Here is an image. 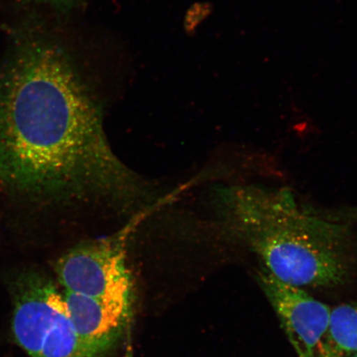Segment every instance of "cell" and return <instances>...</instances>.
Segmentation results:
<instances>
[{
	"label": "cell",
	"mask_w": 357,
	"mask_h": 357,
	"mask_svg": "<svg viewBox=\"0 0 357 357\" xmlns=\"http://www.w3.org/2000/svg\"><path fill=\"white\" fill-rule=\"evenodd\" d=\"M257 278L300 357H318L332 307L303 289L281 282L261 268Z\"/></svg>",
	"instance_id": "obj_5"
},
{
	"label": "cell",
	"mask_w": 357,
	"mask_h": 357,
	"mask_svg": "<svg viewBox=\"0 0 357 357\" xmlns=\"http://www.w3.org/2000/svg\"><path fill=\"white\" fill-rule=\"evenodd\" d=\"M29 1L48 4V6L60 8H67L73 7L79 0H29Z\"/></svg>",
	"instance_id": "obj_8"
},
{
	"label": "cell",
	"mask_w": 357,
	"mask_h": 357,
	"mask_svg": "<svg viewBox=\"0 0 357 357\" xmlns=\"http://www.w3.org/2000/svg\"><path fill=\"white\" fill-rule=\"evenodd\" d=\"M13 284V333L22 350L31 357H89L50 279L26 271Z\"/></svg>",
	"instance_id": "obj_3"
},
{
	"label": "cell",
	"mask_w": 357,
	"mask_h": 357,
	"mask_svg": "<svg viewBox=\"0 0 357 357\" xmlns=\"http://www.w3.org/2000/svg\"><path fill=\"white\" fill-rule=\"evenodd\" d=\"M63 296L75 331L87 356H105L122 337L131 305L102 301L65 290Z\"/></svg>",
	"instance_id": "obj_6"
},
{
	"label": "cell",
	"mask_w": 357,
	"mask_h": 357,
	"mask_svg": "<svg viewBox=\"0 0 357 357\" xmlns=\"http://www.w3.org/2000/svg\"><path fill=\"white\" fill-rule=\"evenodd\" d=\"M220 205L227 231L281 282L327 289L350 278L351 234L344 226L303 211L289 195L235 187L222 192Z\"/></svg>",
	"instance_id": "obj_2"
},
{
	"label": "cell",
	"mask_w": 357,
	"mask_h": 357,
	"mask_svg": "<svg viewBox=\"0 0 357 357\" xmlns=\"http://www.w3.org/2000/svg\"><path fill=\"white\" fill-rule=\"evenodd\" d=\"M345 357H357V352L355 354H352V355L347 356H345Z\"/></svg>",
	"instance_id": "obj_9"
},
{
	"label": "cell",
	"mask_w": 357,
	"mask_h": 357,
	"mask_svg": "<svg viewBox=\"0 0 357 357\" xmlns=\"http://www.w3.org/2000/svg\"><path fill=\"white\" fill-rule=\"evenodd\" d=\"M357 352V302L332 307L318 357H345Z\"/></svg>",
	"instance_id": "obj_7"
},
{
	"label": "cell",
	"mask_w": 357,
	"mask_h": 357,
	"mask_svg": "<svg viewBox=\"0 0 357 357\" xmlns=\"http://www.w3.org/2000/svg\"><path fill=\"white\" fill-rule=\"evenodd\" d=\"M0 185L40 205H131L144 195L69 56L40 36L20 38L0 70Z\"/></svg>",
	"instance_id": "obj_1"
},
{
	"label": "cell",
	"mask_w": 357,
	"mask_h": 357,
	"mask_svg": "<svg viewBox=\"0 0 357 357\" xmlns=\"http://www.w3.org/2000/svg\"><path fill=\"white\" fill-rule=\"evenodd\" d=\"M120 233L75 245L56 263L58 280L65 291L97 300L132 305V278L127 266L128 234L137 225Z\"/></svg>",
	"instance_id": "obj_4"
}]
</instances>
